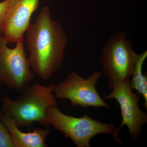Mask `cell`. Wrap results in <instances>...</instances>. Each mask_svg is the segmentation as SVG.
<instances>
[{
  "mask_svg": "<svg viewBox=\"0 0 147 147\" xmlns=\"http://www.w3.org/2000/svg\"><path fill=\"white\" fill-rule=\"evenodd\" d=\"M55 87V84H29L15 99L3 97L2 110L14 120L19 128L30 126L35 122L48 128L50 126L46 114L47 108L57 105Z\"/></svg>",
  "mask_w": 147,
  "mask_h": 147,
  "instance_id": "obj_2",
  "label": "cell"
},
{
  "mask_svg": "<svg viewBox=\"0 0 147 147\" xmlns=\"http://www.w3.org/2000/svg\"><path fill=\"white\" fill-rule=\"evenodd\" d=\"M126 34L122 31L111 36L99 57L102 75L107 77L111 90L118 84L130 81L139 57L130 40L125 39Z\"/></svg>",
  "mask_w": 147,
  "mask_h": 147,
  "instance_id": "obj_4",
  "label": "cell"
},
{
  "mask_svg": "<svg viewBox=\"0 0 147 147\" xmlns=\"http://www.w3.org/2000/svg\"><path fill=\"white\" fill-rule=\"evenodd\" d=\"M110 94H103L106 99H115L120 108L122 122L118 130L124 125L128 128L132 140L139 139L143 126L147 123V114L139 108L141 95L138 92H133L129 82L118 84Z\"/></svg>",
  "mask_w": 147,
  "mask_h": 147,
  "instance_id": "obj_7",
  "label": "cell"
},
{
  "mask_svg": "<svg viewBox=\"0 0 147 147\" xmlns=\"http://www.w3.org/2000/svg\"><path fill=\"white\" fill-rule=\"evenodd\" d=\"M102 75L101 71H94L85 79L72 72L63 81L55 85V96L57 99L69 100L72 107L109 109L110 105L100 97L96 88V85Z\"/></svg>",
  "mask_w": 147,
  "mask_h": 147,
  "instance_id": "obj_6",
  "label": "cell"
},
{
  "mask_svg": "<svg viewBox=\"0 0 147 147\" xmlns=\"http://www.w3.org/2000/svg\"><path fill=\"white\" fill-rule=\"evenodd\" d=\"M40 0H7L3 36L9 42L25 40L24 34Z\"/></svg>",
  "mask_w": 147,
  "mask_h": 147,
  "instance_id": "obj_8",
  "label": "cell"
},
{
  "mask_svg": "<svg viewBox=\"0 0 147 147\" xmlns=\"http://www.w3.org/2000/svg\"><path fill=\"white\" fill-rule=\"evenodd\" d=\"M147 57V51L139 55L130 82L131 88L136 90L144 98V106L146 108H147V76L142 73V67Z\"/></svg>",
  "mask_w": 147,
  "mask_h": 147,
  "instance_id": "obj_10",
  "label": "cell"
},
{
  "mask_svg": "<svg viewBox=\"0 0 147 147\" xmlns=\"http://www.w3.org/2000/svg\"><path fill=\"white\" fill-rule=\"evenodd\" d=\"M26 33L31 68L40 78L47 80L63 63L67 42L65 32L52 19L50 9L45 6Z\"/></svg>",
  "mask_w": 147,
  "mask_h": 147,
  "instance_id": "obj_1",
  "label": "cell"
},
{
  "mask_svg": "<svg viewBox=\"0 0 147 147\" xmlns=\"http://www.w3.org/2000/svg\"><path fill=\"white\" fill-rule=\"evenodd\" d=\"M50 126L61 131L78 147H90L92 138L98 134L111 135L119 144L123 143L118 136V127L113 123H102L86 115L76 117L63 113L57 105L49 107L46 111Z\"/></svg>",
  "mask_w": 147,
  "mask_h": 147,
  "instance_id": "obj_3",
  "label": "cell"
},
{
  "mask_svg": "<svg viewBox=\"0 0 147 147\" xmlns=\"http://www.w3.org/2000/svg\"><path fill=\"white\" fill-rule=\"evenodd\" d=\"M2 35L0 36V85L21 93L34 79L24 41L16 42L11 48Z\"/></svg>",
  "mask_w": 147,
  "mask_h": 147,
  "instance_id": "obj_5",
  "label": "cell"
},
{
  "mask_svg": "<svg viewBox=\"0 0 147 147\" xmlns=\"http://www.w3.org/2000/svg\"><path fill=\"white\" fill-rule=\"evenodd\" d=\"M3 113L0 110V147H14L10 134L2 121Z\"/></svg>",
  "mask_w": 147,
  "mask_h": 147,
  "instance_id": "obj_11",
  "label": "cell"
},
{
  "mask_svg": "<svg viewBox=\"0 0 147 147\" xmlns=\"http://www.w3.org/2000/svg\"><path fill=\"white\" fill-rule=\"evenodd\" d=\"M7 3V0L0 2V36L3 32Z\"/></svg>",
  "mask_w": 147,
  "mask_h": 147,
  "instance_id": "obj_12",
  "label": "cell"
},
{
  "mask_svg": "<svg viewBox=\"0 0 147 147\" xmlns=\"http://www.w3.org/2000/svg\"><path fill=\"white\" fill-rule=\"evenodd\" d=\"M1 120L10 134L14 147H46V139L50 133L49 129L34 128L32 131H21L11 116L3 113Z\"/></svg>",
  "mask_w": 147,
  "mask_h": 147,
  "instance_id": "obj_9",
  "label": "cell"
}]
</instances>
